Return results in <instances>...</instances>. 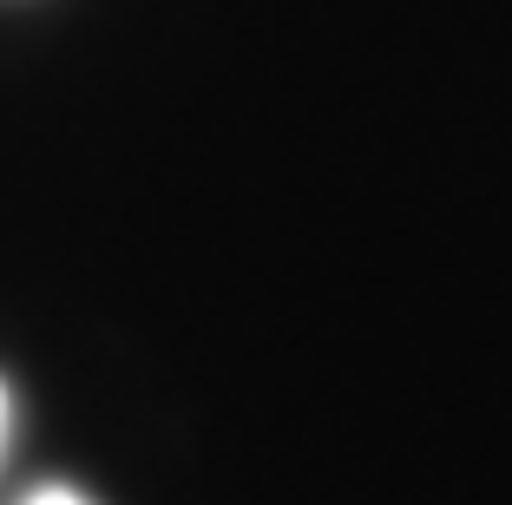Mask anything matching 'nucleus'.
<instances>
[{"label": "nucleus", "instance_id": "nucleus-1", "mask_svg": "<svg viewBox=\"0 0 512 505\" xmlns=\"http://www.w3.org/2000/svg\"><path fill=\"white\" fill-rule=\"evenodd\" d=\"M27 505H86V499H79V492H66V486H46V492H33Z\"/></svg>", "mask_w": 512, "mask_h": 505}, {"label": "nucleus", "instance_id": "nucleus-2", "mask_svg": "<svg viewBox=\"0 0 512 505\" xmlns=\"http://www.w3.org/2000/svg\"><path fill=\"white\" fill-rule=\"evenodd\" d=\"M0 440H7V387H0Z\"/></svg>", "mask_w": 512, "mask_h": 505}]
</instances>
